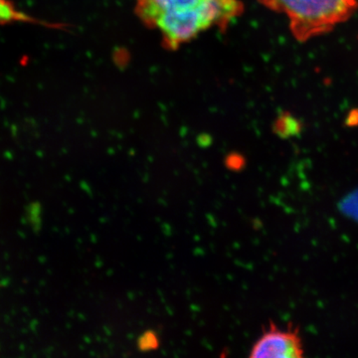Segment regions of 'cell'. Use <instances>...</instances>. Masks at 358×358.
<instances>
[{
  "label": "cell",
  "mask_w": 358,
  "mask_h": 358,
  "mask_svg": "<svg viewBox=\"0 0 358 358\" xmlns=\"http://www.w3.org/2000/svg\"><path fill=\"white\" fill-rule=\"evenodd\" d=\"M239 0H136L143 22L159 33L169 48L192 41L212 28L228 24L241 13Z\"/></svg>",
  "instance_id": "1"
},
{
  "label": "cell",
  "mask_w": 358,
  "mask_h": 358,
  "mask_svg": "<svg viewBox=\"0 0 358 358\" xmlns=\"http://www.w3.org/2000/svg\"><path fill=\"white\" fill-rule=\"evenodd\" d=\"M275 13L286 14L289 29L300 42L331 32L352 17L357 0H259Z\"/></svg>",
  "instance_id": "2"
},
{
  "label": "cell",
  "mask_w": 358,
  "mask_h": 358,
  "mask_svg": "<svg viewBox=\"0 0 358 358\" xmlns=\"http://www.w3.org/2000/svg\"><path fill=\"white\" fill-rule=\"evenodd\" d=\"M303 357V343L298 331H284L274 324L264 331L251 348L250 357L301 358Z\"/></svg>",
  "instance_id": "3"
},
{
  "label": "cell",
  "mask_w": 358,
  "mask_h": 358,
  "mask_svg": "<svg viewBox=\"0 0 358 358\" xmlns=\"http://www.w3.org/2000/svg\"><path fill=\"white\" fill-rule=\"evenodd\" d=\"M15 22L38 23V21L18 10L10 0H0V25Z\"/></svg>",
  "instance_id": "4"
},
{
  "label": "cell",
  "mask_w": 358,
  "mask_h": 358,
  "mask_svg": "<svg viewBox=\"0 0 358 358\" xmlns=\"http://www.w3.org/2000/svg\"><path fill=\"white\" fill-rule=\"evenodd\" d=\"M138 348L141 352H150L159 346V336L154 331H148L140 336L138 341Z\"/></svg>",
  "instance_id": "5"
}]
</instances>
